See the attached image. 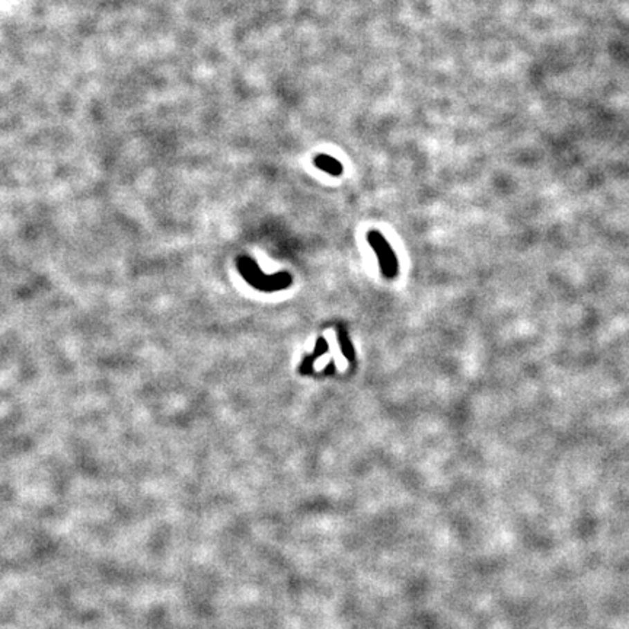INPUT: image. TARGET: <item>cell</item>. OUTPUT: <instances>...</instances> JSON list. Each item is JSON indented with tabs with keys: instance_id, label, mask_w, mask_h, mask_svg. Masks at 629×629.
Returning <instances> with one entry per match:
<instances>
[{
	"instance_id": "1",
	"label": "cell",
	"mask_w": 629,
	"mask_h": 629,
	"mask_svg": "<svg viewBox=\"0 0 629 629\" xmlns=\"http://www.w3.org/2000/svg\"><path fill=\"white\" fill-rule=\"evenodd\" d=\"M237 264H239V271L246 278V282L249 284H253L254 287L261 289V290L283 289V287H287L291 283L290 275L287 278L282 280V277L284 274L283 275H274V277H268L267 278L258 270V265L253 259H249L246 257H242Z\"/></svg>"
},
{
	"instance_id": "2",
	"label": "cell",
	"mask_w": 629,
	"mask_h": 629,
	"mask_svg": "<svg viewBox=\"0 0 629 629\" xmlns=\"http://www.w3.org/2000/svg\"><path fill=\"white\" fill-rule=\"evenodd\" d=\"M367 239H369V244L372 245V248L376 250L377 257H379L382 273L389 278H394L398 274L399 264H398V258L395 257L392 248L389 246L385 237L376 230L369 232Z\"/></svg>"
},
{
	"instance_id": "3",
	"label": "cell",
	"mask_w": 629,
	"mask_h": 629,
	"mask_svg": "<svg viewBox=\"0 0 629 629\" xmlns=\"http://www.w3.org/2000/svg\"><path fill=\"white\" fill-rule=\"evenodd\" d=\"M315 165L319 167V170H322L324 172H328L335 176L341 175V172H343V165L337 159L328 156V155H319L315 159Z\"/></svg>"
},
{
	"instance_id": "4",
	"label": "cell",
	"mask_w": 629,
	"mask_h": 629,
	"mask_svg": "<svg viewBox=\"0 0 629 629\" xmlns=\"http://www.w3.org/2000/svg\"><path fill=\"white\" fill-rule=\"evenodd\" d=\"M340 341H341V347H343L344 354H345L349 360H353V347H352V343H349V340L345 337V334H344L343 329H340Z\"/></svg>"
}]
</instances>
